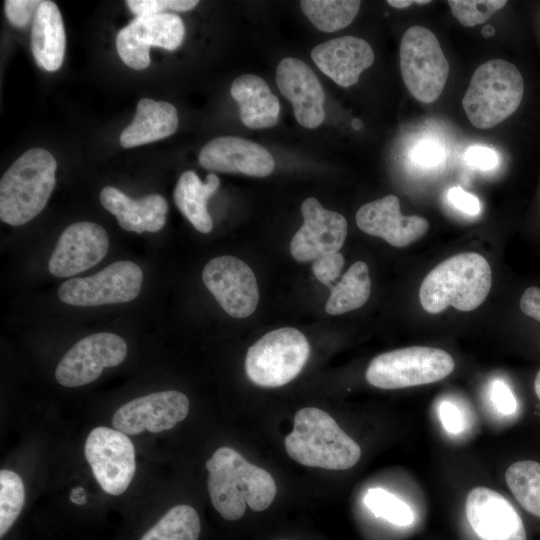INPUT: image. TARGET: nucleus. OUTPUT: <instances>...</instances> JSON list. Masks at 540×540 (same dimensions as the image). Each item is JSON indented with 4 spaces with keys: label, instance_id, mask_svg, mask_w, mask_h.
Segmentation results:
<instances>
[{
    "label": "nucleus",
    "instance_id": "nucleus-32",
    "mask_svg": "<svg viewBox=\"0 0 540 540\" xmlns=\"http://www.w3.org/2000/svg\"><path fill=\"white\" fill-rule=\"evenodd\" d=\"M365 506L378 518L398 526H409L414 522L411 507L383 488H370L364 496Z\"/></svg>",
    "mask_w": 540,
    "mask_h": 540
},
{
    "label": "nucleus",
    "instance_id": "nucleus-9",
    "mask_svg": "<svg viewBox=\"0 0 540 540\" xmlns=\"http://www.w3.org/2000/svg\"><path fill=\"white\" fill-rule=\"evenodd\" d=\"M142 281L141 268L122 260L91 276L68 279L59 286L57 294L62 302L80 307L127 303L139 295Z\"/></svg>",
    "mask_w": 540,
    "mask_h": 540
},
{
    "label": "nucleus",
    "instance_id": "nucleus-38",
    "mask_svg": "<svg viewBox=\"0 0 540 540\" xmlns=\"http://www.w3.org/2000/svg\"><path fill=\"white\" fill-rule=\"evenodd\" d=\"M438 415L444 429L453 435L465 429V417L462 410L454 402L443 400L438 406Z\"/></svg>",
    "mask_w": 540,
    "mask_h": 540
},
{
    "label": "nucleus",
    "instance_id": "nucleus-20",
    "mask_svg": "<svg viewBox=\"0 0 540 540\" xmlns=\"http://www.w3.org/2000/svg\"><path fill=\"white\" fill-rule=\"evenodd\" d=\"M200 165L210 171L265 177L274 169V159L263 146L235 136L210 140L198 156Z\"/></svg>",
    "mask_w": 540,
    "mask_h": 540
},
{
    "label": "nucleus",
    "instance_id": "nucleus-45",
    "mask_svg": "<svg viewBox=\"0 0 540 540\" xmlns=\"http://www.w3.org/2000/svg\"><path fill=\"white\" fill-rule=\"evenodd\" d=\"M481 34L484 36V37H492L494 34H495V29L492 25H486L482 30H481Z\"/></svg>",
    "mask_w": 540,
    "mask_h": 540
},
{
    "label": "nucleus",
    "instance_id": "nucleus-19",
    "mask_svg": "<svg viewBox=\"0 0 540 540\" xmlns=\"http://www.w3.org/2000/svg\"><path fill=\"white\" fill-rule=\"evenodd\" d=\"M356 223L363 232L381 237L394 247L415 242L429 229L425 218L403 216L400 201L392 194L361 206L356 213Z\"/></svg>",
    "mask_w": 540,
    "mask_h": 540
},
{
    "label": "nucleus",
    "instance_id": "nucleus-30",
    "mask_svg": "<svg viewBox=\"0 0 540 540\" xmlns=\"http://www.w3.org/2000/svg\"><path fill=\"white\" fill-rule=\"evenodd\" d=\"M505 480L520 505L540 517V463L531 460L515 462L506 470Z\"/></svg>",
    "mask_w": 540,
    "mask_h": 540
},
{
    "label": "nucleus",
    "instance_id": "nucleus-13",
    "mask_svg": "<svg viewBox=\"0 0 540 540\" xmlns=\"http://www.w3.org/2000/svg\"><path fill=\"white\" fill-rule=\"evenodd\" d=\"M202 280L224 311L235 318L250 316L259 301L252 269L233 256L211 259L202 271Z\"/></svg>",
    "mask_w": 540,
    "mask_h": 540
},
{
    "label": "nucleus",
    "instance_id": "nucleus-46",
    "mask_svg": "<svg viewBox=\"0 0 540 540\" xmlns=\"http://www.w3.org/2000/svg\"><path fill=\"white\" fill-rule=\"evenodd\" d=\"M534 390L537 397L540 399V370L538 371L534 380Z\"/></svg>",
    "mask_w": 540,
    "mask_h": 540
},
{
    "label": "nucleus",
    "instance_id": "nucleus-1",
    "mask_svg": "<svg viewBox=\"0 0 540 540\" xmlns=\"http://www.w3.org/2000/svg\"><path fill=\"white\" fill-rule=\"evenodd\" d=\"M205 466L212 505L226 520L240 519L247 505L253 511H263L275 498L277 489L272 475L231 447L218 448Z\"/></svg>",
    "mask_w": 540,
    "mask_h": 540
},
{
    "label": "nucleus",
    "instance_id": "nucleus-23",
    "mask_svg": "<svg viewBox=\"0 0 540 540\" xmlns=\"http://www.w3.org/2000/svg\"><path fill=\"white\" fill-rule=\"evenodd\" d=\"M230 93L239 104L241 120L248 128L263 129L277 124L280 112L278 98L260 76L245 74L237 77Z\"/></svg>",
    "mask_w": 540,
    "mask_h": 540
},
{
    "label": "nucleus",
    "instance_id": "nucleus-18",
    "mask_svg": "<svg viewBox=\"0 0 540 540\" xmlns=\"http://www.w3.org/2000/svg\"><path fill=\"white\" fill-rule=\"evenodd\" d=\"M280 92L293 105L297 122L309 129L320 126L325 119L323 87L313 70L302 60L288 57L276 69Z\"/></svg>",
    "mask_w": 540,
    "mask_h": 540
},
{
    "label": "nucleus",
    "instance_id": "nucleus-3",
    "mask_svg": "<svg viewBox=\"0 0 540 540\" xmlns=\"http://www.w3.org/2000/svg\"><path fill=\"white\" fill-rule=\"evenodd\" d=\"M284 445L296 462L328 470L350 469L361 457L360 446L328 413L315 407L296 412Z\"/></svg>",
    "mask_w": 540,
    "mask_h": 540
},
{
    "label": "nucleus",
    "instance_id": "nucleus-2",
    "mask_svg": "<svg viewBox=\"0 0 540 540\" xmlns=\"http://www.w3.org/2000/svg\"><path fill=\"white\" fill-rule=\"evenodd\" d=\"M492 271L488 261L475 252L459 253L434 267L419 289L423 309L437 314L452 306L472 311L488 296Z\"/></svg>",
    "mask_w": 540,
    "mask_h": 540
},
{
    "label": "nucleus",
    "instance_id": "nucleus-35",
    "mask_svg": "<svg viewBox=\"0 0 540 540\" xmlns=\"http://www.w3.org/2000/svg\"><path fill=\"white\" fill-rule=\"evenodd\" d=\"M344 258L341 253H329L318 257L313 261L312 271L317 280L331 287L343 268Z\"/></svg>",
    "mask_w": 540,
    "mask_h": 540
},
{
    "label": "nucleus",
    "instance_id": "nucleus-7",
    "mask_svg": "<svg viewBox=\"0 0 540 540\" xmlns=\"http://www.w3.org/2000/svg\"><path fill=\"white\" fill-rule=\"evenodd\" d=\"M309 354L310 346L304 334L283 327L266 333L249 347L245 371L258 386H283L301 372Z\"/></svg>",
    "mask_w": 540,
    "mask_h": 540
},
{
    "label": "nucleus",
    "instance_id": "nucleus-4",
    "mask_svg": "<svg viewBox=\"0 0 540 540\" xmlns=\"http://www.w3.org/2000/svg\"><path fill=\"white\" fill-rule=\"evenodd\" d=\"M57 162L43 148H32L17 158L0 181V218L20 226L37 216L54 189Z\"/></svg>",
    "mask_w": 540,
    "mask_h": 540
},
{
    "label": "nucleus",
    "instance_id": "nucleus-36",
    "mask_svg": "<svg viewBox=\"0 0 540 540\" xmlns=\"http://www.w3.org/2000/svg\"><path fill=\"white\" fill-rule=\"evenodd\" d=\"M41 2L38 0H6L4 2L5 15L12 25L24 28L34 19Z\"/></svg>",
    "mask_w": 540,
    "mask_h": 540
},
{
    "label": "nucleus",
    "instance_id": "nucleus-16",
    "mask_svg": "<svg viewBox=\"0 0 540 540\" xmlns=\"http://www.w3.org/2000/svg\"><path fill=\"white\" fill-rule=\"evenodd\" d=\"M108 248V234L102 226L89 221L73 223L59 236L49 271L55 277H72L99 263Z\"/></svg>",
    "mask_w": 540,
    "mask_h": 540
},
{
    "label": "nucleus",
    "instance_id": "nucleus-37",
    "mask_svg": "<svg viewBox=\"0 0 540 540\" xmlns=\"http://www.w3.org/2000/svg\"><path fill=\"white\" fill-rule=\"evenodd\" d=\"M490 399L496 410L506 416H511L517 412L518 402L509 387L503 380H494L490 389Z\"/></svg>",
    "mask_w": 540,
    "mask_h": 540
},
{
    "label": "nucleus",
    "instance_id": "nucleus-41",
    "mask_svg": "<svg viewBox=\"0 0 540 540\" xmlns=\"http://www.w3.org/2000/svg\"><path fill=\"white\" fill-rule=\"evenodd\" d=\"M411 158L419 165L436 166L443 161L444 150L436 142L424 141L413 149Z\"/></svg>",
    "mask_w": 540,
    "mask_h": 540
},
{
    "label": "nucleus",
    "instance_id": "nucleus-10",
    "mask_svg": "<svg viewBox=\"0 0 540 540\" xmlns=\"http://www.w3.org/2000/svg\"><path fill=\"white\" fill-rule=\"evenodd\" d=\"M84 454L100 487L110 495H120L135 474V449L129 437L112 428L92 429L84 445Z\"/></svg>",
    "mask_w": 540,
    "mask_h": 540
},
{
    "label": "nucleus",
    "instance_id": "nucleus-14",
    "mask_svg": "<svg viewBox=\"0 0 540 540\" xmlns=\"http://www.w3.org/2000/svg\"><path fill=\"white\" fill-rule=\"evenodd\" d=\"M189 412L188 397L176 390L154 392L128 401L112 417L113 428L126 434L172 429Z\"/></svg>",
    "mask_w": 540,
    "mask_h": 540
},
{
    "label": "nucleus",
    "instance_id": "nucleus-26",
    "mask_svg": "<svg viewBox=\"0 0 540 540\" xmlns=\"http://www.w3.org/2000/svg\"><path fill=\"white\" fill-rule=\"evenodd\" d=\"M217 175L209 173L202 182L193 171L181 174L173 192L174 202L180 212L201 233H209L213 228L212 218L207 210V200L219 187Z\"/></svg>",
    "mask_w": 540,
    "mask_h": 540
},
{
    "label": "nucleus",
    "instance_id": "nucleus-48",
    "mask_svg": "<svg viewBox=\"0 0 540 540\" xmlns=\"http://www.w3.org/2000/svg\"><path fill=\"white\" fill-rule=\"evenodd\" d=\"M281 540H285V539H281Z\"/></svg>",
    "mask_w": 540,
    "mask_h": 540
},
{
    "label": "nucleus",
    "instance_id": "nucleus-39",
    "mask_svg": "<svg viewBox=\"0 0 540 540\" xmlns=\"http://www.w3.org/2000/svg\"><path fill=\"white\" fill-rule=\"evenodd\" d=\"M464 161L473 168L487 171L497 166L498 155L489 147L472 146L465 151Z\"/></svg>",
    "mask_w": 540,
    "mask_h": 540
},
{
    "label": "nucleus",
    "instance_id": "nucleus-42",
    "mask_svg": "<svg viewBox=\"0 0 540 540\" xmlns=\"http://www.w3.org/2000/svg\"><path fill=\"white\" fill-rule=\"evenodd\" d=\"M521 311L540 322V288L531 286L527 288L520 298Z\"/></svg>",
    "mask_w": 540,
    "mask_h": 540
},
{
    "label": "nucleus",
    "instance_id": "nucleus-8",
    "mask_svg": "<svg viewBox=\"0 0 540 540\" xmlns=\"http://www.w3.org/2000/svg\"><path fill=\"white\" fill-rule=\"evenodd\" d=\"M400 70L414 98L432 103L444 90L449 64L437 37L423 26L408 28L400 43Z\"/></svg>",
    "mask_w": 540,
    "mask_h": 540
},
{
    "label": "nucleus",
    "instance_id": "nucleus-24",
    "mask_svg": "<svg viewBox=\"0 0 540 540\" xmlns=\"http://www.w3.org/2000/svg\"><path fill=\"white\" fill-rule=\"evenodd\" d=\"M66 48V35L58 6L42 1L33 19L31 49L35 62L47 71H56L62 65Z\"/></svg>",
    "mask_w": 540,
    "mask_h": 540
},
{
    "label": "nucleus",
    "instance_id": "nucleus-40",
    "mask_svg": "<svg viewBox=\"0 0 540 540\" xmlns=\"http://www.w3.org/2000/svg\"><path fill=\"white\" fill-rule=\"evenodd\" d=\"M447 200L454 208L470 216L477 215L481 211L480 200L459 186L448 190Z\"/></svg>",
    "mask_w": 540,
    "mask_h": 540
},
{
    "label": "nucleus",
    "instance_id": "nucleus-17",
    "mask_svg": "<svg viewBox=\"0 0 540 540\" xmlns=\"http://www.w3.org/2000/svg\"><path fill=\"white\" fill-rule=\"evenodd\" d=\"M467 520L481 540H527L523 521L500 493L486 487L472 489L466 498Z\"/></svg>",
    "mask_w": 540,
    "mask_h": 540
},
{
    "label": "nucleus",
    "instance_id": "nucleus-25",
    "mask_svg": "<svg viewBox=\"0 0 540 540\" xmlns=\"http://www.w3.org/2000/svg\"><path fill=\"white\" fill-rule=\"evenodd\" d=\"M177 127L178 113L172 104L143 98L132 122L122 131L120 144L132 148L151 143L172 135Z\"/></svg>",
    "mask_w": 540,
    "mask_h": 540
},
{
    "label": "nucleus",
    "instance_id": "nucleus-6",
    "mask_svg": "<svg viewBox=\"0 0 540 540\" xmlns=\"http://www.w3.org/2000/svg\"><path fill=\"white\" fill-rule=\"evenodd\" d=\"M453 358L446 351L412 346L374 357L366 370V380L380 389H401L434 383L454 370Z\"/></svg>",
    "mask_w": 540,
    "mask_h": 540
},
{
    "label": "nucleus",
    "instance_id": "nucleus-29",
    "mask_svg": "<svg viewBox=\"0 0 540 540\" xmlns=\"http://www.w3.org/2000/svg\"><path fill=\"white\" fill-rule=\"evenodd\" d=\"M200 519L187 504L172 507L140 540H198Z\"/></svg>",
    "mask_w": 540,
    "mask_h": 540
},
{
    "label": "nucleus",
    "instance_id": "nucleus-21",
    "mask_svg": "<svg viewBox=\"0 0 540 540\" xmlns=\"http://www.w3.org/2000/svg\"><path fill=\"white\" fill-rule=\"evenodd\" d=\"M316 66L336 84L350 87L374 62L370 44L362 38L343 36L316 45L311 51Z\"/></svg>",
    "mask_w": 540,
    "mask_h": 540
},
{
    "label": "nucleus",
    "instance_id": "nucleus-43",
    "mask_svg": "<svg viewBox=\"0 0 540 540\" xmlns=\"http://www.w3.org/2000/svg\"><path fill=\"white\" fill-rule=\"evenodd\" d=\"M387 3L392 6V7H395V8H398V9H401V8H406L408 6H411L412 4H420V5H423V4H427V3H430L429 0H389L387 1Z\"/></svg>",
    "mask_w": 540,
    "mask_h": 540
},
{
    "label": "nucleus",
    "instance_id": "nucleus-22",
    "mask_svg": "<svg viewBox=\"0 0 540 540\" xmlns=\"http://www.w3.org/2000/svg\"><path fill=\"white\" fill-rule=\"evenodd\" d=\"M102 206L116 218L119 226L136 233L158 232L166 223L168 205L164 197L150 194L132 199L115 187L107 186L99 196Z\"/></svg>",
    "mask_w": 540,
    "mask_h": 540
},
{
    "label": "nucleus",
    "instance_id": "nucleus-15",
    "mask_svg": "<svg viewBox=\"0 0 540 540\" xmlns=\"http://www.w3.org/2000/svg\"><path fill=\"white\" fill-rule=\"evenodd\" d=\"M301 213L303 225L290 243L291 254L297 261H314L341 249L347 235V221L341 214L325 209L313 197L303 201Z\"/></svg>",
    "mask_w": 540,
    "mask_h": 540
},
{
    "label": "nucleus",
    "instance_id": "nucleus-47",
    "mask_svg": "<svg viewBox=\"0 0 540 540\" xmlns=\"http://www.w3.org/2000/svg\"><path fill=\"white\" fill-rule=\"evenodd\" d=\"M351 125L353 129L360 130L363 127V122L360 119L355 118L352 120Z\"/></svg>",
    "mask_w": 540,
    "mask_h": 540
},
{
    "label": "nucleus",
    "instance_id": "nucleus-5",
    "mask_svg": "<svg viewBox=\"0 0 540 540\" xmlns=\"http://www.w3.org/2000/svg\"><path fill=\"white\" fill-rule=\"evenodd\" d=\"M523 94L524 81L519 69L506 60L492 59L474 71L462 105L473 126L488 129L511 116Z\"/></svg>",
    "mask_w": 540,
    "mask_h": 540
},
{
    "label": "nucleus",
    "instance_id": "nucleus-33",
    "mask_svg": "<svg viewBox=\"0 0 540 540\" xmlns=\"http://www.w3.org/2000/svg\"><path fill=\"white\" fill-rule=\"evenodd\" d=\"M505 0H449L453 16L466 27H473L489 19L506 5Z\"/></svg>",
    "mask_w": 540,
    "mask_h": 540
},
{
    "label": "nucleus",
    "instance_id": "nucleus-44",
    "mask_svg": "<svg viewBox=\"0 0 540 540\" xmlns=\"http://www.w3.org/2000/svg\"><path fill=\"white\" fill-rule=\"evenodd\" d=\"M83 492L84 491L81 487L73 489L70 495V500L76 504H83V502H85V495L83 496Z\"/></svg>",
    "mask_w": 540,
    "mask_h": 540
},
{
    "label": "nucleus",
    "instance_id": "nucleus-12",
    "mask_svg": "<svg viewBox=\"0 0 540 540\" xmlns=\"http://www.w3.org/2000/svg\"><path fill=\"white\" fill-rule=\"evenodd\" d=\"M185 36L182 19L174 13L137 16L116 36V48L121 60L130 68L143 70L150 64L149 48H178Z\"/></svg>",
    "mask_w": 540,
    "mask_h": 540
},
{
    "label": "nucleus",
    "instance_id": "nucleus-11",
    "mask_svg": "<svg viewBox=\"0 0 540 540\" xmlns=\"http://www.w3.org/2000/svg\"><path fill=\"white\" fill-rule=\"evenodd\" d=\"M128 352L117 334L99 332L76 342L59 361L55 378L65 387H79L95 381L104 368L121 364Z\"/></svg>",
    "mask_w": 540,
    "mask_h": 540
},
{
    "label": "nucleus",
    "instance_id": "nucleus-31",
    "mask_svg": "<svg viewBox=\"0 0 540 540\" xmlns=\"http://www.w3.org/2000/svg\"><path fill=\"white\" fill-rule=\"evenodd\" d=\"M25 502V488L21 477L14 471H0V537L14 524Z\"/></svg>",
    "mask_w": 540,
    "mask_h": 540
},
{
    "label": "nucleus",
    "instance_id": "nucleus-28",
    "mask_svg": "<svg viewBox=\"0 0 540 540\" xmlns=\"http://www.w3.org/2000/svg\"><path fill=\"white\" fill-rule=\"evenodd\" d=\"M357 0H303L300 7L320 31L331 33L347 27L359 12Z\"/></svg>",
    "mask_w": 540,
    "mask_h": 540
},
{
    "label": "nucleus",
    "instance_id": "nucleus-34",
    "mask_svg": "<svg viewBox=\"0 0 540 540\" xmlns=\"http://www.w3.org/2000/svg\"><path fill=\"white\" fill-rule=\"evenodd\" d=\"M199 2L196 0H128V8L137 16L163 13L165 10L188 11Z\"/></svg>",
    "mask_w": 540,
    "mask_h": 540
},
{
    "label": "nucleus",
    "instance_id": "nucleus-27",
    "mask_svg": "<svg viewBox=\"0 0 540 540\" xmlns=\"http://www.w3.org/2000/svg\"><path fill=\"white\" fill-rule=\"evenodd\" d=\"M331 288L325 306L330 315L343 314L363 306L369 298L371 280L366 263L356 261Z\"/></svg>",
    "mask_w": 540,
    "mask_h": 540
}]
</instances>
